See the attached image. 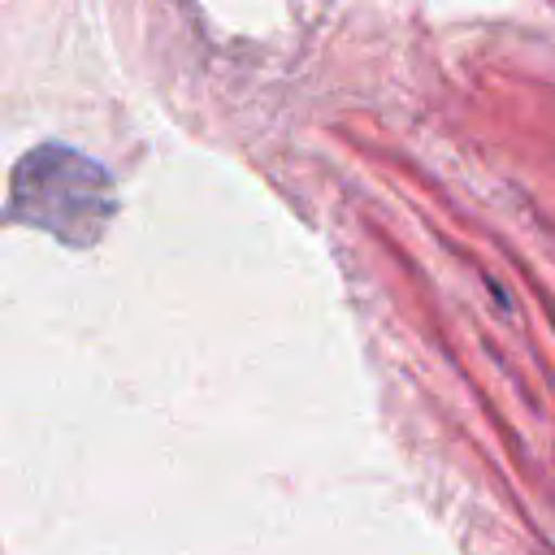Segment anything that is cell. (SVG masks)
Here are the masks:
<instances>
[{
	"instance_id": "obj_1",
	"label": "cell",
	"mask_w": 555,
	"mask_h": 555,
	"mask_svg": "<svg viewBox=\"0 0 555 555\" xmlns=\"http://www.w3.org/2000/svg\"><path fill=\"white\" fill-rule=\"evenodd\" d=\"M13 217L56 234L61 243L87 247L113 217V182L82 152L43 143L17 160Z\"/></svg>"
}]
</instances>
